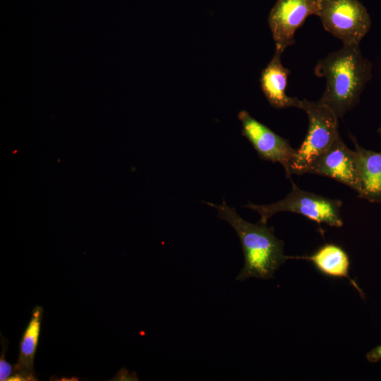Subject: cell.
<instances>
[{
	"instance_id": "cell-1",
	"label": "cell",
	"mask_w": 381,
	"mask_h": 381,
	"mask_svg": "<svg viewBox=\"0 0 381 381\" xmlns=\"http://www.w3.org/2000/svg\"><path fill=\"white\" fill-rule=\"evenodd\" d=\"M372 63L365 58L359 44H343L317 63L314 73L325 78L326 85L318 101L341 119L359 102L361 95L372 78Z\"/></svg>"
},
{
	"instance_id": "cell-2",
	"label": "cell",
	"mask_w": 381,
	"mask_h": 381,
	"mask_svg": "<svg viewBox=\"0 0 381 381\" xmlns=\"http://www.w3.org/2000/svg\"><path fill=\"white\" fill-rule=\"evenodd\" d=\"M205 203L217 210L219 218L227 222L240 239L244 265L236 279L243 282L249 278H272L278 268L288 260L284 254V243L274 234V228L267 224L246 221L224 200L218 205Z\"/></svg>"
},
{
	"instance_id": "cell-3",
	"label": "cell",
	"mask_w": 381,
	"mask_h": 381,
	"mask_svg": "<svg viewBox=\"0 0 381 381\" xmlns=\"http://www.w3.org/2000/svg\"><path fill=\"white\" fill-rule=\"evenodd\" d=\"M299 109L303 110L308 118V129L301 146L296 149L286 177L304 174L309 164L318 156L327 150L340 135L338 131V118L326 106L308 101L301 100Z\"/></svg>"
},
{
	"instance_id": "cell-4",
	"label": "cell",
	"mask_w": 381,
	"mask_h": 381,
	"mask_svg": "<svg viewBox=\"0 0 381 381\" xmlns=\"http://www.w3.org/2000/svg\"><path fill=\"white\" fill-rule=\"evenodd\" d=\"M342 202L301 189L292 182L291 191L282 200L267 205H256L249 202L243 207L257 212L260 223L267 224L273 215L281 212H290L305 216L318 224H326L341 227L343 221L340 210Z\"/></svg>"
},
{
	"instance_id": "cell-5",
	"label": "cell",
	"mask_w": 381,
	"mask_h": 381,
	"mask_svg": "<svg viewBox=\"0 0 381 381\" xmlns=\"http://www.w3.org/2000/svg\"><path fill=\"white\" fill-rule=\"evenodd\" d=\"M318 16L324 29L343 44H359L370 30V15L358 0H318Z\"/></svg>"
},
{
	"instance_id": "cell-6",
	"label": "cell",
	"mask_w": 381,
	"mask_h": 381,
	"mask_svg": "<svg viewBox=\"0 0 381 381\" xmlns=\"http://www.w3.org/2000/svg\"><path fill=\"white\" fill-rule=\"evenodd\" d=\"M318 0H277L268 17L275 50L283 53L294 44L296 31L308 17L318 16Z\"/></svg>"
},
{
	"instance_id": "cell-7",
	"label": "cell",
	"mask_w": 381,
	"mask_h": 381,
	"mask_svg": "<svg viewBox=\"0 0 381 381\" xmlns=\"http://www.w3.org/2000/svg\"><path fill=\"white\" fill-rule=\"evenodd\" d=\"M238 118L242 125V135L248 139L259 157L272 163H279L287 174L296 149L289 140L279 136L269 127L241 110Z\"/></svg>"
},
{
	"instance_id": "cell-8",
	"label": "cell",
	"mask_w": 381,
	"mask_h": 381,
	"mask_svg": "<svg viewBox=\"0 0 381 381\" xmlns=\"http://www.w3.org/2000/svg\"><path fill=\"white\" fill-rule=\"evenodd\" d=\"M305 174L333 179L356 191L358 186L356 151L349 149L339 135L327 150L309 164Z\"/></svg>"
},
{
	"instance_id": "cell-9",
	"label": "cell",
	"mask_w": 381,
	"mask_h": 381,
	"mask_svg": "<svg viewBox=\"0 0 381 381\" xmlns=\"http://www.w3.org/2000/svg\"><path fill=\"white\" fill-rule=\"evenodd\" d=\"M287 259L308 260L322 275L330 278L347 279L362 297L364 293L355 280L349 276L351 260L348 253L340 246L332 243H325L310 255L287 256Z\"/></svg>"
},
{
	"instance_id": "cell-10",
	"label": "cell",
	"mask_w": 381,
	"mask_h": 381,
	"mask_svg": "<svg viewBox=\"0 0 381 381\" xmlns=\"http://www.w3.org/2000/svg\"><path fill=\"white\" fill-rule=\"evenodd\" d=\"M282 54L275 50L272 59L262 71L260 79L261 89L272 107L276 109L299 108L301 99L289 97L286 93L290 71L282 63Z\"/></svg>"
},
{
	"instance_id": "cell-11",
	"label": "cell",
	"mask_w": 381,
	"mask_h": 381,
	"mask_svg": "<svg viewBox=\"0 0 381 381\" xmlns=\"http://www.w3.org/2000/svg\"><path fill=\"white\" fill-rule=\"evenodd\" d=\"M350 136L357 153L358 198L381 203V152L365 149Z\"/></svg>"
},
{
	"instance_id": "cell-12",
	"label": "cell",
	"mask_w": 381,
	"mask_h": 381,
	"mask_svg": "<svg viewBox=\"0 0 381 381\" xmlns=\"http://www.w3.org/2000/svg\"><path fill=\"white\" fill-rule=\"evenodd\" d=\"M43 308L35 306L31 312V318L22 335L19 345V356L13 365L9 381L37 380L33 368L35 353L39 342Z\"/></svg>"
},
{
	"instance_id": "cell-13",
	"label": "cell",
	"mask_w": 381,
	"mask_h": 381,
	"mask_svg": "<svg viewBox=\"0 0 381 381\" xmlns=\"http://www.w3.org/2000/svg\"><path fill=\"white\" fill-rule=\"evenodd\" d=\"M1 337L2 351L0 357V380L6 381L12 375L13 366L8 363L5 358V353L7 350V344L8 341L4 337Z\"/></svg>"
},
{
	"instance_id": "cell-14",
	"label": "cell",
	"mask_w": 381,
	"mask_h": 381,
	"mask_svg": "<svg viewBox=\"0 0 381 381\" xmlns=\"http://www.w3.org/2000/svg\"><path fill=\"white\" fill-rule=\"evenodd\" d=\"M365 358L369 363L381 361V344L375 346L367 353Z\"/></svg>"
},
{
	"instance_id": "cell-15",
	"label": "cell",
	"mask_w": 381,
	"mask_h": 381,
	"mask_svg": "<svg viewBox=\"0 0 381 381\" xmlns=\"http://www.w3.org/2000/svg\"><path fill=\"white\" fill-rule=\"evenodd\" d=\"M377 133H378L379 136H380V139H381V126L378 128Z\"/></svg>"
}]
</instances>
